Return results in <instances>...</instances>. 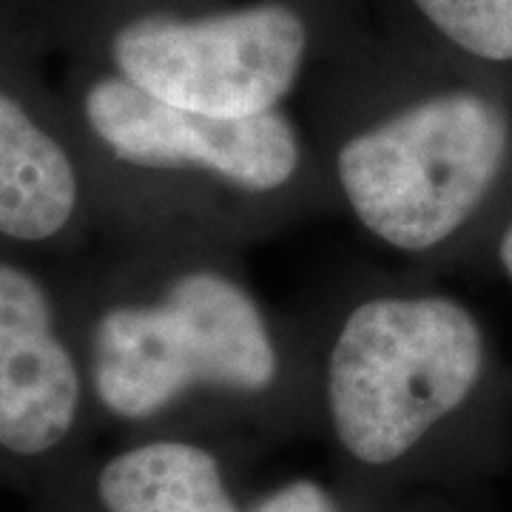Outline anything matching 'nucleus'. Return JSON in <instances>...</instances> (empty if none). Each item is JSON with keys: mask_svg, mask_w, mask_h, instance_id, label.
Segmentation results:
<instances>
[{"mask_svg": "<svg viewBox=\"0 0 512 512\" xmlns=\"http://www.w3.org/2000/svg\"><path fill=\"white\" fill-rule=\"evenodd\" d=\"M456 46L487 60H512V0H416Z\"/></svg>", "mask_w": 512, "mask_h": 512, "instance_id": "obj_9", "label": "nucleus"}, {"mask_svg": "<svg viewBox=\"0 0 512 512\" xmlns=\"http://www.w3.org/2000/svg\"><path fill=\"white\" fill-rule=\"evenodd\" d=\"M501 262H504V268H507V274L512 276V225L507 228V234L501 239Z\"/></svg>", "mask_w": 512, "mask_h": 512, "instance_id": "obj_11", "label": "nucleus"}, {"mask_svg": "<svg viewBox=\"0 0 512 512\" xmlns=\"http://www.w3.org/2000/svg\"><path fill=\"white\" fill-rule=\"evenodd\" d=\"M77 180L66 151L0 92V234L46 239L74 211Z\"/></svg>", "mask_w": 512, "mask_h": 512, "instance_id": "obj_7", "label": "nucleus"}, {"mask_svg": "<svg viewBox=\"0 0 512 512\" xmlns=\"http://www.w3.org/2000/svg\"><path fill=\"white\" fill-rule=\"evenodd\" d=\"M77 370L52 330L32 276L0 265V444L20 456L52 450L72 427Z\"/></svg>", "mask_w": 512, "mask_h": 512, "instance_id": "obj_6", "label": "nucleus"}, {"mask_svg": "<svg viewBox=\"0 0 512 512\" xmlns=\"http://www.w3.org/2000/svg\"><path fill=\"white\" fill-rule=\"evenodd\" d=\"M86 117L114 157L143 168L200 165L242 188L271 191L299 163L296 134L279 111L217 117L165 103L126 77L94 83Z\"/></svg>", "mask_w": 512, "mask_h": 512, "instance_id": "obj_5", "label": "nucleus"}, {"mask_svg": "<svg viewBox=\"0 0 512 512\" xmlns=\"http://www.w3.org/2000/svg\"><path fill=\"white\" fill-rule=\"evenodd\" d=\"M94 387L111 413L146 419L191 384L262 390L274 382L268 328L234 282L188 274L154 308H117L94 330Z\"/></svg>", "mask_w": 512, "mask_h": 512, "instance_id": "obj_3", "label": "nucleus"}, {"mask_svg": "<svg viewBox=\"0 0 512 512\" xmlns=\"http://www.w3.org/2000/svg\"><path fill=\"white\" fill-rule=\"evenodd\" d=\"M484 362L473 316L439 296L376 299L350 313L330 356L342 444L390 464L470 396Z\"/></svg>", "mask_w": 512, "mask_h": 512, "instance_id": "obj_1", "label": "nucleus"}, {"mask_svg": "<svg viewBox=\"0 0 512 512\" xmlns=\"http://www.w3.org/2000/svg\"><path fill=\"white\" fill-rule=\"evenodd\" d=\"M97 490L109 512H237L217 461L177 441L117 456L100 473Z\"/></svg>", "mask_w": 512, "mask_h": 512, "instance_id": "obj_8", "label": "nucleus"}, {"mask_svg": "<svg viewBox=\"0 0 512 512\" xmlns=\"http://www.w3.org/2000/svg\"><path fill=\"white\" fill-rule=\"evenodd\" d=\"M510 126L473 92L430 97L339 151V180L356 217L384 242L424 251L447 239L495 183Z\"/></svg>", "mask_w": 512, "mask_h": 512, "instance_id": "obj_2", "label": "nucleus"}, {"mask_svg": "<svg viewBox=\"0 0 512 512\" xmlns=\"http://www.w3.org/2000/svg\"><path fill=\"white\" fill-rule=\"evenodd\" d=\"M308 32L282 3L197 20L146 15L111 43L126 80L183 109L217 117L271 111L302 69Z\"/></svg>", "mask_w": 512, "mask_h": 512, "instance_id": "obj_4", "label": "nucleus"}, {"mask_svg": "<svg viewBox=\"0 0 512 512\" xmlns=\"http://www.w3.org/2000/svg\"><path fill=\"white\" fill-rule=\"evenodd\" d=\"M254 512H336L330 495L311 481H293L268 495Z\"/></svg>", "mask_w": 512, "mask_h": 512, "instance_id": "obj_10", "label": "nucleus"}]
</instances>
